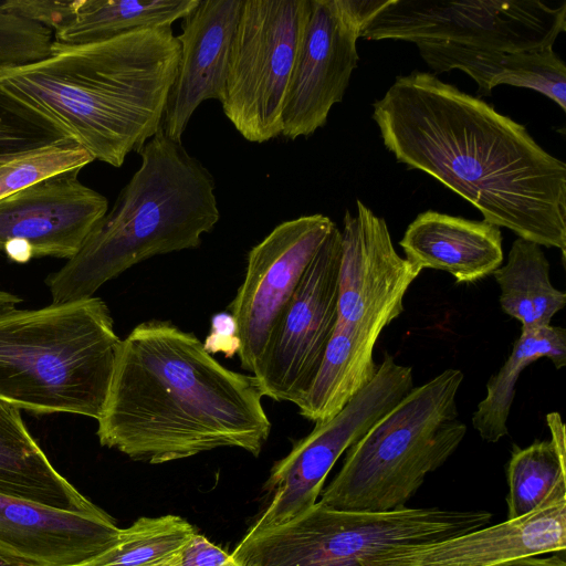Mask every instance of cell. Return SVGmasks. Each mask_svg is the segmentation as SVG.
<instances>
[{"mask_svg":"<svg viewBox=\"0 0 566 566\" xmlns=\"http://www.w3.org/2000/svg\"><path fill=\"white\" fill-rule=\"evenodd\" d=\"M398 163L473 205L484 221L566 252V165L524 125L430 72L399 75L373 104Z\"/></svg>","mask_w":566,"mask_h":566,"instance_id":"1","label":"cell"},{"mask_svg":"<svg viewBox=\"0 0 566 566\" xmlns=\"http://www.w3.org/2000/svg\"><path fill=\"white\" fill-rule=\"evenodd\" d=\"M262 398L254 376L224 367L193 333L151 319L122 339L96 434L149 464L219 448L258 457L272 427Z\"/></svg>","mask_w":566,"mask_h":566,"instance_id":"2","label":"cell"},{"mask_svg":"<svg viewBox=\"0 0 566 566\" xmlns=\"http://www.w3.org/2000/svg\"><path fill=\"white\" fill-rule=\"evenodd\" d=\"M180 45L171 27L134 30L0 71V90L120 167L160 129Z\"/></svg>","mask_w":566,"mask_h":566,"instance_id":"3","label":"cell"},{"mask_svg":"<svg viewBox=\"0 0 566 566\" xmlns=\"http://www.w3.org/2000/svg\"><path fill=\"white\" fill-rule=\"evenodd\" d=\"M138 170L80 251L46 279L52 303L94 296L149 258L196 249L220 219L211 172L161 130L137 153Z\"/></svg>","mask_w":566,"mask_h":566,"instance_id":"4","label":"cell"},{"mask_svg":"<svg viewBox=\"0 0 566 566\" xmlns=\"http://www.w3.org/2000/svg\"><path fill=\"white\" fill-rule=\"evenodd\" d=\"M122 339L96 296L38 310L0 308V399L36 415L97 420Z\"/></svg>","mask_w":566,"mask_h":566,"instance_id":"5","label":"cell"},{"mask_svg":"<svg viewBox=\"0 0 566 566\" xmlns=\"http://www.w3.org/2000/svg\"><path fill=\"white\" fill-rule=\"evenodd\" d=\"M463 377L460 369L448 368L413 387L347 450L317 502L356 512L406 507L426 476L444 464L467 434L457 406Z\"/></svg>","mask_w":566,"mask_h":566,"instance_id":"6","label":"cell"},{"mask_svg":"<svg viewBox=\"0 0 566 566\" xmlns=\"http://www.w3.org/2000/svg\"><path fill=\"white\" fill-rule=\"evenodd\" d=\"M491 516L432 507L342 511L316 502L285 523L248 532L230 555L240 566H377L396 553L483 527Z\"/></svg>","mask_w":566,"mask_h":566,"instance_id":"7","label":"cell"},{"mask_svg":"<svg viewBox=\"0 0 566 566\" xmlns=\"http://www.w3.org/2000/svg\"><path fill=\"white\" fill-rule=\"evenodd\" d=\"M311 0H243L231 43L226 117L248 142L282 135V114Z\"/></svg>","mask_w":566,"mask_h":566,"instance_id":"8","label":"cell"},{"mask_svg":"<svg viewBox=\"0 0 566 566\" xmlns=\"http://www.w3.org/2000/svg\"><path fill=\"white\" fill-rule=\"evenodd\" d=\"M565 31V1L387 0L360 38L531 51L553 46Z\"/></svg>","mask_w":566,"mask_h":566,"instance_id":"9","label":"cell"},{"mask_svg":"<svg viewBox=\"0 0 566 566\" xmlns=\"http://www.w3.org/2000/svg\"><path fill=\"white\" fill-rule=\"evenodd\" d=\"M412 388L411 367L397 364L385 353L373 380L337 415L315 424L274 463L264 484L272 499L248 532L280 525L314 506L338 458Z\"/></svg>","mask_w":566,"mask_h":566,"instance_id":"10","label":"cell"},{"mask_svg":"<svg viewBox=\"0 0 566 566\" xmlns=\"http://www.w3.org/2000/svg\"><path fill=\"white\" fill-rule=\"evenodd\" d=\"M340 256L335 226L307 265L253 375L263 397L296 405L312 385L337 322Z\"/></svg>","mask_w":566,"mask_h":566,"instance_id":"11","label":"cell"},{"mask_svg":"<svg viewBox=\"0 0 566 566\" xmlns=\"http://www.w3.org/2000/svg\"><path fill=\"white\" fill-rule=\"evenodd\" d=\"M387 0H311V13L282 114V135L294 140L325 126L358 64L357 40Z\"/></svg>","mask_w":566,"mask_h":566,"instance_id":"12","label":"cell"},{"mask_svg":"<svg viewBox=\"0 0 566 566\" xmlns=\"http://www.w3.org/2000/svg\"><path fill=\"white\" fill-rule=\"evenodd\" d=\"M335 226L321 213L302 216L280 223L249 251L243 282L229 305L244 370L256 373L307 265Z\"/></svg>","mask_w":566,"mask_h":566,"instance_id":"13","label":"cell"},{"mask_svg":"<svg viewBox=\"0 0 566 566\" xmlns=\"http://www.w3.org/2000/svg\"><path fill=\"white\" fill-rule=\"evenodd\" d=\"M340 245L335 328L375 347L402 313L405 294L422 270L397 253L385 219L360 200L356 214L345 213Z\"/></svg>","mask_w":566,"mask_h":566,"instance_id":"14","label":"cell"},{"mask_svg":"<svg viewBox=\"0 0 566 566\" xmlns=\"http://www.w3.org/2000/svg\"><path fill=\"white\" fill-rule=\"evenodd\" d=\"M78 171L50 176L0 200V251L10 260H69L80 251L108 201L83 185Z\"/></svg>","mask_w":566,"mask_h":566,"instance_id":"15","label":"cell"},{"mask_svg":"<svg viewBox=\"0 0 566 566\" xmlns=\"http://www.w3.org/2000/svg\"><path fill=\"white\" fill-rule=\"evenodd\" d=\"M120 528L105 511L78 513L0 492V558L19 566H82Z\"/></svg>","mask_w":566,"mask_h":566,"instance_id":"16","label":"cell"},{"mask_svg":"<svg viewBox=\"0 0 566 566\" xmlns=\"http://www.w3.org/2000/svg\"><path fill=\"white\" fill-rule=\"evenodd\" d=\"M243 0H199L177 36L180 56L161 132L181 143L195 111L207 99L223 101L232 39Z\"/></svg>","mask_w":566,"mask_h":566,"instance_id":"17","label":"cell"},{"mask_svg":"<svg viewBox=\"0 0 566 566\" xmlns=\"http://www.w3.org/2000/svg\"><path fill=\"white\" fill-rule=\"evenodd\" d=\"M566 500L523 517L391 555L377 566H492L511 559L564 553Z\"/></svg>","mask_w":566,"mask_h":566,"instance_id":"18","label":"cell"},{"mask_svg":"<svg viewBox=\"0 0 566 566\" xmlns=\"http://www.w3.org/2000/svg\"><path fill=\"white\" fill-rule=\"evenodd\" d=\"M199 0H34L32 20L52 32L51 53L80 48L139 29L171 27ZM50 53V54H51Z\"/></svg>","mask_w":566,"mask_h":566,"instance_id":"19","label":"cell"},{"mask_svg":"<svg viewBox=\"0 0 566 566\" xmlns=\"http://www.w3.org/2000/svg\"><path fill=\"white\" fill-rule=\"evenodd\" d=\"M399 244L410 263L447 272L457 283H474L503 263L499 227L432 210L416 217Z\"/></svg>","mask_w":566,"mask_h":566,"instance_id":"20","label":"cell"},{"mask_svg":"<svg viewBox=\"0 0 566 566\" xmlns=\"http://www.w3.org/2000/svg\"><path fill=\"white\" fill-rule=\"evenodd\" d=\"M420 56L434 72L460 70L478 84V96H490L500 84L536 91L566 111V66L553 46L501 51L453 43H418Z\"/></svg>","mask_w":566,"mask_h":566,"instance_id":"21","label":"cell"},{"mask_svg":"<svg viewBox=\"0 0 566 566\" xmlns=\"http://www.w3.org/2000/svg\"><path fill=\"white\" fill-rule=\"evenodd\" d=\"M0 492L69 512L102 511L56 471L30 434L20 409L1 399Z\"/></svg>","mask_w":566,"mask_h":566,"instance_id":"22","label":"cell"},{"mask_svg":"<svg viewBox=\"0 0 566 566\" xmlns=\"http://www.w3.org/2000/svg\"><path fill=\"white\" fill-rule=\"evenodd\" d=\"M546 422L551 440L515 448L507 464V520L523 517L566 500V434L558 412Z\"/></svg>","mask_w":566,"mask_h":566,"instance_id":"23","label":"cell"},{"mask_svg":"<svg viewBox=\"0 0 566 566\" xmlns=\"http://www.w3.org/2000/svg\"><path fill=\"white\" fill-rule=\"evenodd\" d=\"M500 287L502 311L521 323V329L551 325L566 305V294L549 277V262L539 244L517 238L507 260L493 273Z\"/></svg>","mask_w":566,"mask_h":566,"instance_id":"24","label":"cell"},{"mask_svg":"<svg viewBox=\"0 0 566 566\" xmlns=\"http://www.w3.org/2000/svg\"><path fill=\"white\" fill-rule=\"evenodd\" d=\"M541 358L551 359L556 369L565 367L566 331L563 327L521 329L506 361L486 382V395L472 416V426L484 441L497 442L507 436L516 382L522 371Z\"/></svg>","mask_w":566,"mask_h":566,"instance_id":"25","label":"cell"},{"mask_svg":"<svg viewBox=\"0 0 566 566\" xmlns=\"http://www.w3.org/2000/svg\"><path fill=\"white\" fill-rule=\"evenodd\" d=\"M374 348L335 328L312 385L296 403L300 415L314 424L337 415L375 377Z\"/></svg>","mask_w":566,"mask_h":566,"instance_id":"26","label":"cell"},{"mask_svg":"<svg viewBox=\"0 0 566 566\" xmlns=\"http://www.w3.org/2000/svg\"><path fill=\"white\" fill-rule=\"evenodd\" d=\"M196 534L177 515L140 517L120 528L116 543L82 566H158L180 552Z\"/></svg>","mask_w":566,"mask_h":566,"instance_id":"27","label":"cell"},{"mask_svg":"<svg viewBox=\"0 0 566 566\" xmlns=\"http://www.w3.org/2000/svg\"><path fill=\"white\" fill-rule=\"evenodd\" d=\"M92 156L66 138L0 165V200L50 176L81 170Z\"/></svg>","mask_w":566,"mask_h":566,"instance_id":"28","label":"cell"},{"mask_svg":"<svg viewBox=\"0 0 566 566\" xmlns=\"http://www.w3.org/2000/svg\"><path fill=\"white\" fill-rule=\"evenodd\" d=\"M63 139L54 126L0 90V165Z\"/></svg>","mask_w":566,"mask_h":566,"instance_id":"29","label":"cell"},{"mask_svg":"<svg viewBox=\"0 0 566 566\" xmlns=\"http://www.w3.org/2000/svg\"><path fill=\"white\" fill-rule=\"evenodd\" d=\"M203 347L210 355L222 353L228 358L239 353L238 326L231 313L221 312L212 316L211 331L206 337Z\"/></svg>","mask_w":566,"mask_h":566,"instance_id":"30","label":"cell"},{"mask_svg":"<svg viewBox=\"0 0 566 566\" xmlns=\"http://www.w3.org/2000/svg\"><path fill=\"white\" fill-rule=\"evenodd\" d=\"M231 555L196 533L178 553L179 566H226Z\"/></svg>","mask_w":566,"mask_h":566,"instance_id":"31","label":"cell"},{"mask_svg":"<svg viewBox=\"0 0 566 566\" xmlns=\"http://www.w3.org/2000/svg\"><path fill=\"white\" fill-rule=\"evenodd\" d=\"M544 555L520 557L492 566H566V562L563 556H558L556 553L551 556Z\"/></svg>","mask_w":566,"mask_h":566,"instance_id":"32","label":"cell"},{"mask_svg":"<svg viewBox=\"0 0 566 566\" xmlns=\"http://www.w3.org/2000/svg\"><path fill=\"white\" fill-rule=\"evenodd\" d=\"M21 302L22 298L19 295L0 290V308L15 306Z\"/></svg>","mask_w":566,"mask_h":566,"instance_id":"33","label":"cell"},{"mask_svg":"<svg viewBox=\"0 0 566 566\" xmlns=\"http://www.w3.org/2000/svg\"><path fill=\"white\" fill-rule=\"evenodd\" d=\"M158 566H179L178 564V553L170 557L168 560L164 562L163 564Z\"/></svg>","mask_w":566,"mask_h":566,"instance_id":"34","label":"cell"},{"mask_svg":"<svg viewBox=\"0 0 566 566\" xmlns=\"http://www.w3.org/2000/svg\"><path fill=\"white\" fill-rule=\"evenodd\" d=\"M0 566H19L0 558Z\"/></svg>","mask_w":566,"mask_h":566,"instance_id":"35","label":"cell"},{"mask_svg":"<svg viewBox=\"0 0 566 566\" xmlns=\"http://www.w3.org/2000/svg\"><path fill=\"white\" fill-rule=\"evenodd\" d=\"M226 566H240V565L231 557Z\"/></svg>","mask_w":566,"mask_h":566,"instance_id":"36","label":"cell"}]
</instances>
